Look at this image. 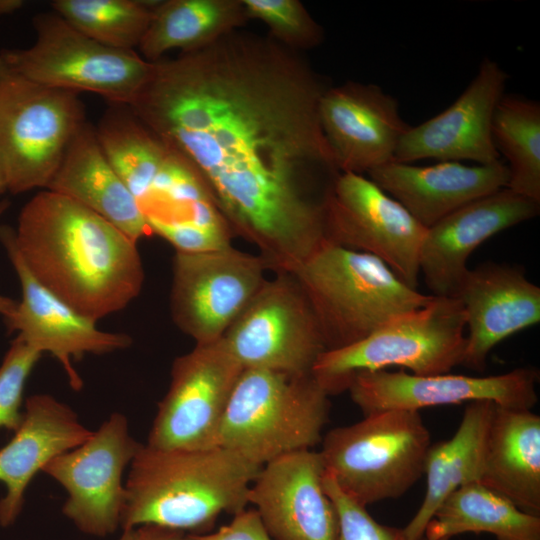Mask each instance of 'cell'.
<instances>
[{
    "mask_svg": "<svg viewBox=\"0 0 540 540\" xmlns=\"http://www.w3.org/2000/svg\"><path fill=\"white\" fill-rule=\"evenodd\" d=\"M330 84L299 52L243 29L151 62L128 107L203 177L232 232L291 273L326 239L341 173L322 130Z\"/></svg>",
    "mask_w": 540,
    "mask_h": 540,
    "instance_id": "obj_1",
    "label": "cell"
},
{
    "mask_svg": "<svg viewBox=\"0 0 540 540\" xmlns=\"http://www.w3.org/2000/svg\"><path fill=\"white\" fill-rule=\"evenodd\" d=\"M14 242L35 279L94 322L124 309L141 292L137 242L59 193L43 189L22 207Z\"/></svg>",
    "mask_w": 540,
    "mask_h": 540,
    "instance_id": "obj_2",
    "label": "cell"
},
{
    "mask_svg": "<svg viewBox=\"0 0 540 540\" xmlns=\"http://www.w3.org/2000/svg\"><path fill=\"white\" fill-rule=\"evenodd\" d=\"M260 468L220 446L164 450L143 444L128 468L120 527L203 534L221 514L247 508Z\"/></svg>",
    "mask_w": 540,
    "mask_h": 540,
    "instance_id": "obj_3",
    "label": "cell"
},
{
    "mask_svg": "<svg viewBox=\"0 0 540 540\" xmlns=\"http://www.w3.org/2000/svg\"><path fill=\"white\" fill-rule=\"evenodd\" d=\"M290 274L311 306L326 351L366 338L433 297L409 287L377 257L328 241Z\"/></svg>",
    "mask_w": 540,
    "mask_h": 540,
    "instance_id": "obj_4",
    "label": "cell"
},
{
    "mask_svg": "<svg viewBox=\"0 0 540 540\" xmlns=\"http://www.w3.org/2000/svg\"><path fill=\"white\" fill-rule=\"evenodd\" d=\"M329 395L312 373L243 369L230 398L218 446L263 466L322 441Z\"/></svg>",
    "mask_w": 540,
    "mask_h": 540,
    "instance_id": "obj_5",
    "label": "cell"
},
{
    "mask_svg": "<svg viewBox=\"0 0 540 540\" xmlns=\"http://www.w3.org/2000/svg\"><path fill=\"white\" fill-rule=\"evenodd\" d=\"M465 311L457 297H437L401 313L366 338L324 351L312 375L330 396L347 391L362 372L398 366L414 375L449 373L462 363L466 336Z\"/></svg>",
    "mask_w": 540,
    "mask_h": 540,
    "instance_id": "obj_6",
    "label": "cell"
},
{
    "mask_svg": "<svg viewBox=\"0 0 540 540\" xmlns=\"http://www.w3.org/2000/svg\"><path fill=\"white\" fill-rule=\"evenodd\" d=\"M430 446L419 412L386 410L330 430L319 452L338 487L367 507L404 495L423 476Z\"/></svg>",
    "mask_w": 540,
    "mask_h": 540,
    "instance_id": "obj_7",
    "label": "cell"
},
{
    "mask_svg": "<svg viewBox=\"0 0 540 540\" xmlns=\"http://www.w3.org/2000/svg\"><path fill=\"white\" fill-rule=\"evenodd\" d=\"M34 43L0 50V73L49 88L89 92L109 104L129 105L151 67L136 51L105 46L54 12L33 18Z\"/></svg>",
    "mask_w": 540,
    "mask_h": 540,
    "instance_id": "obj_8",
    "label": "cell"
},
{
    "mask_svg": "<svg viewBox=\"0 0 540 540\" xmlns=\"http://www.w3.org/2000/svg\"><path fill=\"white\" fill-rule=\"evenodd\" d=\"M104 151L148 226L191 223L231 230L194 164L138 119L116 125Z\"/></svg>",
    "mask_w": 540,
    "mask_h": 540,
    "instance_id": "obj_9",
    "label": "cell"
},
{
    "mask_svg": "<svg viewBox=\"0 0 540 540\" xmlns=\"http://www.w3.org/2000/svg\"><path fill=\"white\" fill-rule=\"evenodd\" d=\"M85 122L78 93L0 73V161L7 191L46 189Z\"/></svg>",
    "mask_w": 540,
    "mask_h": 540,
    "instance_id": "obj_10",
    "label": "cell"
},
{
    "mask_svg": "<svg viewBox=\"0 0 540 540\" xmlns=\"http://www.w3.org/2000/svg\"><path fill=\"white\" fill-rule=\"evenodd\" d=\"M222 338L243 369L289 375L310 374L326 351L311 306L290 273L266 279Z\"/></svg>",
    "mask_w": 540,
    "mask_h": 540,
    "instance_id": "obj_11",
    "label": "cell"
},
{
    "mask_svg": "<svg viewBox=\"0 0 540 540\" xmlns=\"http://www.w3.org/2000/svg\"><path fill=\"white\" fill-rule=\"evenodd\" d=\"M242 371L223 338L196 344L177 357L146 445L164 450L217 447L221 423Z\"/></svg>",
    "mask_w": 540,
    "mask_h": 540,
    "instance_id": "obj_12",
    "label": "cell"
},
{
    "mask_svg": "<svg viewBox=\"0 0 540 540\" xmlns=\"http://www.w3.org/2000/svg\"><path fill=\"white\" fill-rule=\"evenodd\" d=\"M122 413H113L77 447L42 472L66 491L63 515L82 533L106 537L120 526L125 504L123 474L141 446Z\"/></svg>",
    "mask_w": 540,
    "mask_h": 540,
    "instance_id": "obj_13",
    "label": "cell"
},
{
    "mask_svg": "<svg viewBox=\"0 0 540 540\" xmlns=\"http://www.w3.org/2000/svg\"><path fill=\"white\" fill-rule=\"evenodd\" d=\"M426 230L399 202L361 174L340 173L325 202L326 241L377 257L414 289Z\"/></svg>",
    "mask_w": 540,
    "mask_h": 540,
    "instance_id": "obj_14",
    "label": "cell"
},
{
    "mask_svg": "<svg viewBox=\"0 0 540 540\" xmlns=\"http://www.w3.org/2000/svg\"><path fill=\"white\" fill-rule=\"evenodd\" d=\"M266 270L260 255L232 246L176 252L170 294L174 323L196 344L220 340L265 282Z\"/></svg>",
    "mask_w": 540,
    "mask_h": 540,
    "instance_id": "obj_15",
    "label": "cell"
},
{
    "mask_svg": "<svg viewBox=\"0 0 540 540\" xmlns=\"http://www.w3.org/2000/svg\"><path fill=\"white\" fill-rule=\"evenodd\" d=\"M539 372L521 367L499 375H414L401 370L362 372L351 381V400L364 415L386 410L420 409L474 401H492L510 409L531 410L538 401Z\"/></svg>",
    "mask_w": 540,
    "mask_h": 540,
    "instance_id": "obj_16",
    "label": "cell"
},
{
    "mask_svg": "<svg viewBox=\"0 0 540 540\" xmlns=\"http://www.w3.org/2000/svg\"><path fill=\"white\" fill-rule=\"evenodd\" d=\"M0 243L17 274L22 298L15 310L4 317L9 332L26 344L52 355L63 367L70 386L80 390L83 381L72 360L87 354L102 355L128 348L132 338L106 332L96 322L80 315L52 294L30 273L14 242V228L0 225Z\"/></svg>",
    "mask_w": 540,
    "mask_h": 540,
    "instance_id": "obj_17",
    "label": "cell"
},
{
    "mask_svg": "<svg viewBox=\"0 0 540 540\" xmlns=\"http://www.w3.org/2000/svg\"><path fill=\"white\" fill-rule=\"evenodd\" d=\"M320 452L303 450L263 465L248 494L273 540H338L336 507L323 485Z\"/></svg>",
    "mask_w": 540,
    "mask_h": 540,
    "instance_id": "obj_18",
    "label": "cell"
},
{
    "mask_svg": "<svg viewBox=\"0 0 540 540\" xmlns=\"http://www.w3.org/2000/svg\"><path fill=\"white\" fill-rule=\"evenodd\" d=\"M322 130L341 173L363 174L394 160L408 130L398 101L375 84L329 85L319 103Z\"/></svg>",
    "mask_w": 540,
    "mask_h": 540,
    "instance_id": "obj_19",
    "label": "cell"
},
{
    "mask_svg": "<svg viewBox=\"0 0 540 540\" xmlns=\"http://www.w3.org/2000/svg\"><path fill=\"white\" fill-rule=\"evenodd\" d=\"M507 79L508 74L496 61L482 60L474 79L449 107L408 128L393 161L411 164L423 159L470 160L478 165L499 161L491 130Z\"/></svg>",
    "mask_w": 540,
    "mask_h": 540,
    "instance_id": "obj_20",
    "label": "cell"
},
{
    "mask_svg": "<svg viewBox=\"0 0 540 540\" xmlns=\"http://www.w3.org/2000/svg\"><path fill=\"white\" fill-rule=\"evenodd\" d=\"M540 203L508 188L476 199L427 228L419 270L433 296L456 297L471 253L493 235L536 217Z\"/></svg>",
    "mask_w": 540,
    "mask_h": 540,
    "instance_id": "obj_21",
    "label": "cell"
},
{
    "mask_svg": "<svg viewBox=\"0 0 540 540\" xmlns=\"http://www.w3.org/2000/svg\"><path fill=\"white\" fill-rule=\"evenodd\" d=\"M456 297L468 327L461 364L473 370L485 368L502 340L540 321V288L517 266L486 262L469 269Z\"/></svg>",
    "mask_w": 540,
    "mask_h": 540,
    "instance_id": "obj_22",
    "label": "cell"
},
{
    "mask_svg": "<svg viewBox=\"0 0 540 540\" xmlns=\"http://www.w3.org/2000/svg\"><path fill=\"white\" fill-rule=\"evenodd\" d=\"M14 433L0 449V482L6 487L0 499L2 527L18 518L33 477L53 458L83 443L92 430L69 405L49 394H35L26 399L22 422Z\"/></svg>",
    "mask_w": 540,
    "mask_h": 540,
    "instance_id": "obj_23",
    "label": "cell"
},
{
    "mask_svg": "<svg viewBox=\"0 0 540 540\" xmlns=\"http://www.w3.org/2000/svg\"><path fill=\"white\" fill-rule=\"evenodd\" d=\"M426 229L486 195L507 187L509 169L501 160L487 165L441 161L431 166L391 161L368 173Z\"/></svg>",
    "mask_w": 540,
    "mask_h": 540,
    "instance_id": "obj_24",
    "label": "cell"
},
{
    "mask_svg": "<svg viewBox=\"0 0 540 540\" xmlns=\"http://www.w3.org/2000/svg\"><path fill=\"white\" fill-rule=\"evenodd\" d=\"M46 189L92 210L135 242L150 233L137 201L106 157L95 126L87 121Z\"/></svg>",
    "mask_w": 540,
    "mask_h": 540,
    "instance_id": "obj_25",
    "label": "cell"
},
{
    "mask_svg": "<svg viewBox=\"0 0 540 540\" xmlns=\"http://www.w3.org/2000/svg\"><path fill=\"white\" fill-rule=\"evenodd\" d=\"M523 512L540 516V416L495 406L479 481Z\"/></svg>",
    "mask_w": 540,
    "mask_h": 540,
    "instance_id": "obj_26",
    "label": "cell"
},
{
    "mask_svg": "<svg viewBox=\"0 0 540 540\" xmlns=\"http://www.w3.org/2000/svg\"><path fill=\"white\" fill-rule=\"evenodd\" d=\"M496 404L482 400L468 403L454 435L431 444L424 464L426 491L422 503L403 528L406 540H420L441 503L459 487L479 482L486 440Z\"/></svg>",
    "mask_w": 540,
    "mask_h": 540,
    "instance_id": "obj_27",
    "label": "cell"
},
{
    "mask_svg": "<svg viewBox=\"0 0 540 540\" xmlns=\"http://www.w3.org/2000/svg\"><path fill=\"white\" fill-rule=\"evenodd\" d=\"M248 20L242 0L158 1L138 49L145 60L155 62L173 50L206 47Z\"/></svg>",
    "mask_w": 540,
    "mask_h": 540,
    "instance_id": "obj_28",
    "label": "cell"
},
{
    "mask_svg": "<svg viewBox=\"0 0 540 540\" xmlns=\"http://www.w3.org/2000/svg\"><path fill=\"white\" fill-rule=\"evenodd\" d=\"M468 532L488 533L497 540H540V516L523 512L480 482H471L441 503L423 537L449 540Z\"/></svg>",
    "mask_w": 540,
    "mask_h": 540,
    "instance_id": "obj_29",
    "label": "cell"
},
{
    "mask_svg": "<svg viewBox=\"0 0 540 540\" xmlns=\"http://www.w3.org/2000/svg\"><path fill=\"white\" fill-rule=\"evenodd\" d=\"M496 150L508 160V189L540 203V104L504 94L492 120Z\"/></svg>",
    "mask_w": 540,
    "mask_h": 540,
    "instance_id": "obj_30",
    "label": "cell"
},
{
    "mask_svg": "<svg viewBox=\"0 0 540 540\" xmlns=\"http://www.w3.org/2000/svg\"><path fill=\"white\" fill-rule=\"evenodd\" d=\"M158 1L54 0L53 12L91 39L111 48L135 51Z\"/></svg>",
    "mask_w": 540,
    "mask_h": 540,
    "instance_id": "obj_31",
    "label": "cell"
},
{
    "mask_svg": "<svg viewBox=\"0 0 540 540\" xmlns=\"http://www.w3.org/2000/svg\"><path fill=\"white\" fill-rule=\"evenodd\" d=\"M248 19L263 22L269 36L281 45L301 52L319 46L323 28L298 0H242Z\"/></svg>",
    "mask_w": 540,
    "mask_h": 540,
    "instance_id": "obj_32",
    "label": "cell"
},
{
    "mask_svg": "<svg viewBox=\"0 0 540 540\" xmlns=\"http://www.w3.org/2000/svg\"><path fill=\"white\" fill-rule=\"evenodd\" d=\"M41 355L19 337L12 340L0 364V428L15 432L20 426L24 387Z\"/></svg>",
    "mask_w": 540,
    "mask_h": 540,
    "instance_id": "obj_33",
    "label": "cell"
},
{
    "mask_svg": "<svg viewBox=\"0 0 540 540\" xmlns=\"http://www.w3.org/2000/svg\"><path fill=\"white\" fill-rule=\"evenodd\" d=\"M323 485L337 510L338 540H406L403 528L377 522L367 507L348 497L325 470Z\"/></svg>",
    "mask_w": 540,
    "mask_h": 540,
    "instance_id": "obj_34",
    "label": "cell"
},
{
    "mask_svg": "<svg viewBox=\"0 0 540 540\" xmlns=\"http://www.w3.org/2000/svg\"><path fill=\"white\" fill-rule=\"evenodd\" d=\"M154 233L170 243L176 252L199 253L224 249L231 246V230L215 229L191 223H153Z\"/></svg>",
    "mask_w": 540,
    "mask_h": 540,
    "instance_id": "obj_35",
    "label": "cell"
},
{
    "mask_svg": "<svg viewBox=\"0 0 540 540\" xmlns=\"http://www.w3.org/2000/svg\"><path fill=\"white\" fill-rule=\"evenodd\" d=\"M186 540H273L254 508L244 509L212 533L187 534Z\"/></svg>",
    "mask_w": 540,
    "mask_h": 540,
    "instance_id": "obj_36",
    "label": "cell"
},
{
    "mask_svg": "<svg viewBox=\"0 0 540 540\" xmlns=\"http://www.w3.org/2000/svg\"><path fill=\"white\" fill-rule=\"evenodd\" d=\"M187 534L157 525H140L123 530L118 540H186Z\"/></svg>",
    "mask_w": 540,
    "mask_h": 540,
    "instance_id": "obj_37",
    "label": "cell"
},
{
    "mask_svg": "<svg viewBox=\"0 0 540 540\" xmlns=\"http://www.w3.org/2000/svg\"><path fill=\"white\" fill-rule=\"evenodd\" d=\"M9 205L10 202L6 199L0 201V217L5 213ZM16 306L17 301L0 295V315L3 317L10 315L15 310Z\"/></svg>",
    "mask_w": 540,
    "mask_h": 540,
    "instance_id": "obj_38",
    "label": "cell"
},
{
    "mask_svg": "<svg viewBox=\"0 0 540 540\" xmlns=\"http://www.w3.org/2000/svg\"><path fill=\"white\" fill-rule=\"evenodd\" d=\"M25 5L23 0H0V16L10 15Z\"/></svg>",
    "mask_w": 540,
    "mask_h": 540,
    "instance_id": "obj_39",
    "label": "cell"
},
{
    "mask_svg": "<svg viewBox=\"0 0 540 540\" xmlns=\"http://www.w3.org/2000/svg\"><path fill=\"white\" fill-rule=\"evenodd\" d=\"M6 191H7L6 180H5L2 164L0 161V195L5 193Z\"/></svg>",
    "mask_w": 540,
    "mask_h": 540,
    "instance_id": "obj_40",
    "label": "cell"
},
{
    "mask_svg": "<svg viewBox=\"0 0 540 540\" xmlns=\"http://www.w3.org/2000/svg\"><path fill=\"white\" fill-rule=\"evenodd\" d=\"M420 540H427L425 537H422Z\"/></svg>",
    "mask_w": 540,
    "mask_h": 540,
    "instance_id": "obj_41",
    "label": "cell"
}]
</instances>
